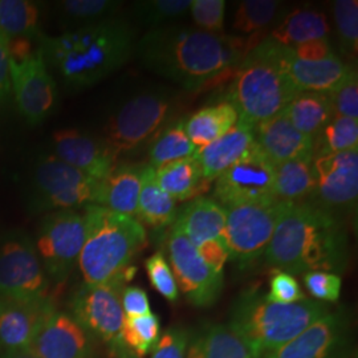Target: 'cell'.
<instances>
[{"instance_id":"1","label":"cell","mask_w":358,"mask_h":358,"mask_svg":"<svg viewBox=\"0 0 358 358\" xmlns=\"http://www.w3.org/2000/svg\"><path fill=\"white\" fill-rule=\"evenodd\" d=\"M266 35L268 36L267 32H257L244 38L171 24L150 29L136 50L150 72L187 92H195L227 76Z\"/></svg>"},{"instance_id":"2","label":"cell","mask_w":358,"mask_h":358,"mask_svg":"<svg viewBox=\"0 0 358 358\" xmlns=\"http://www.w3.org/2000/svg\"><path fill=\"white\" fill-rule=\"evenodd\" d=\"M264 256L271 268L289 275L312 271L340 275L348 266V235L341 219L312 199L289 202Z\"/></svg>"},{"instance_id":"3","label":"cell","mask_w":358,"mask_h":358,"mask_svg":"<svg viewBox=\"0 0 358 358\" xmlns=\"http://www.w3.org/2000/svg\"><path fill=\"white\" fill-rule=\"evenodd\" d=\"M38 41L48 69L65 88L80 90L97 84L128 62L136 48V32L127 20L115 16L59 36L40 35Z\"/></svg>"},{"instance_id":"4","label":"cell","mask_w":358,"mask_h":358,"mask_svg":"<svg viewBox=\"0 0 358 358\" xmlns=\"http://www.w3.org/2000/svg\"><path fill=\"white\" fill-rule=\"evenodd\" d=\"M85 242L78 268L87 285L115 280L129 282L136 273L131 266L148 244L145 227L136 217L110 211L103 206L84 207Z\"/></svg>"},{"instance_id":"5","label":"cell","mask_w":358,"mask_h":358,"mask_svg":"<svg viewBox=\"0 0 358 358\" xmlns=\"http://www.w3.org/2000/svg\"><path fill=\"white\" fill-rule=\"evenodd\" d=\"M229 100L238 122L255 129L282 113L300 93L285 71L284 45L266 38L234 69Z\"/></svg>"},{"instance_id":"6","label":"cell","mask_w":358,"mask_h":358,"mask_svg":"<svg viewBox=\"0 0 358 358\" xmlns=\"http://www.w3.org/2000/svg\"><path fill=\"white\" fill-rule=\"evenodd\" d=\"M329 312L328 304L313 299L276 304L260 291L250 289L235 301L229 325L251 344L260 358H266Z\"/></svg>"},{"instance_id":"7","label":"cell","mask_w":358,"mask_h":358,"mask_svg":"<svg viewBox=\"0 0 358 358\" xmlns=\"http://www.w3.org/2000/svg\"><path fill=\"white\" fill-rule=\"evenodd\" d=\"M176 99L165 88L142 90L122 103L103 129V141L118 159L149 145L171 120Z\"/></svg>"},{"instance_id":"8","label":"cell","mask_w":358,"mask_h":358,"mask_svg":"<svg viewBox=\"0 0 358 358\" xmlns=\"http://www.w3.org/2000/svg\"><path fill=\"white\" fill-rule=\"evenodd\" d=\"M0 300L51 301V282L34 241L13 231L0 236Z\"/></svg>"},{"instance_id":"9","label":"cell","mask_w":358,"mask_h":358,"mask_svg":"<svg viewBox=\"0 0 358 358\" xmlns=\"http://www.w3.org/2000/svg\"><path fill=\"white\" fill-rule=\"evenodd\" d=\"M100 182L55 157L38 159L32 179L31 208L38 213L96 205Z\"/></svg>"},{"instance_id":"10","label":"cell","mask_w":358,"mask_h":358,"mask_svg":"<svg viewBox=\"0 0 358 358\" xmlns=\"http://www.w3.org/2000/svg\"><path fill=\"white\" fill-rule=\"evenodd\" d=\"M288 203L273 201L226 208V226L222 241L231 262L247 267L264 255Z\"/></svg>"},{"instance_id":"11","label":"cell","mask_w":358,"mask_h":358,"mask_svg":"<svg viewBox=\"0 0 358 358\" xmlns=\"http://www.w3.org/2000/svg\"><path fill=\"white\" fill-rule=\"evenodd\" d=\"M85 242V219L76 210L52 211L38 226L35 248L50 282L64 284Z\"/></svg>"},{"instance_id":"12","label":"cell","mask_w":358,"mask_h":358,"mask_svg":"<svg viewBox=\"0 0 358 358\" xmlns=\"http://www.w3.org/2000/svg\"><path fill=\"white\" fill-rule=\"evenodd\" d=\"M125 280L97 285L83 284L71 301V315L90 336L101 340L117 353L122 346V325L125 315L121 294Z\"/></svg>"},{"instance_id":"13","label":"cell","mask_w":358,"mask_h":358,"mask_svg":"<svg viewBox=\"0 0 358 358\" xmlns=\"http://www.w3.org/2000/svg\"><path fill=\"white\" fill-rule=\"evenodd\" d=\"M275 165L259 149L255 140L215 183L214 199L224 208L278 201L273 192Z\"/></svg>"},{"instance_id":"14","label":"cell","mask_w":358,"mask_h":358,"mask_svg":"<svg viewBox=\"0 0 358 358\" xmlns=\"http://www.w3.org/2000/svg\"><path fill=\"white\" fill-rule=\"evenodd\" d=\"M166 252L178 289L190 304L196 308L214 306L222 294L223 273L210 268L190 241L173 227L167 232Z\"/></svg>"},{"instance_id":"15","label":"cell","mask_w":358,"mask_h":358,"mask_svg":"<svg viewBox=\"0 0 358 358\" xmlns=\"http://www.w3.org/2000/svg\"><path fill=\"white\" fill-rule=\"evenodd\" d=\"M316 192L313 202L333 214L352 213L357 207L358 149L313 158Z\"/></svg>"},{"instance_id":"16","label":"cell","mask_w":358,"mask_h":358,"mask_svg":"<svg viewBox=\"0 0 358 358\" xmlns=\"http://www.w3.org/2000/svg\"><path fill=\"white\" fill-rule=\"evenodd\" d=\"M10 72L20 115L29 125L44 122L56 109L59 90L40 51L22 63L10 60Z\"/></svg>"},{"instance_id":"17","label":"cell","mask_w":358,"mask_h":358,"mask_svg":"<svg viewBox=\"0 0 358 358\" xmlns=\"http://www.w3.org/2000/svg\"><path fill=\"white\" fill-rule=\"evenodd\" d=\"M350 346L345 313L331 310L266 358H349Z\"/></svg>"},{"instance_id":"18","label":"cell","mask_w":358,"mask_h":358,"mask_svg":"<svg viewBox=\"0 0 358 358\" xmlns=\"http://www.w3.org/2000/svg\"><path fill=\"white\" fill-rule=\"evenodd\" d=\"M52 152L69 166L101 182L115 167L117 159L103 138L77 129H60L52 134Z\"/></svg>"},{"instance_id":"19","label":"cell","mask_w":358,"mask_h":358,"mask_svg":"<svg viewBox=\"0 0 358 358\" xmlns=\"http://www.w3.org/2000/svg\"><path fill=\"white\" fill-rule=\"evenodd\" d=\"M27 352L36 358H90L92 343L90 334L71 313L55 308Z\"/></svg>"},{"instance_id":"20","label":"cell","mask_w":358,"mask_h":358,"mask_svg":"<svg viewBox=\"0 0 358 358\" xmlns=\"http://www.w3.org/2000/svg\"><path fill=\"white\" fill-rule=\"evenodd\" d=\"M55 309L51 301L0 300L1 353L27 352L38 329Z\"/></svg>"},{"instance_id":"21","label":"cell","mask_w":358,"mask_h":358,"mask_svg":"<svg viewBox=\"0 0 358 358\" xmlns=\"http://www.w3.org/2000/svg\"><path fill=\"white\" fill-rule=\"evenodd\" d=\"M254 134L256 145L275 166L297 158H315V140L294 128L282 112L259 124Z\"/></svg>"},{"instance_id":"22","label":"cell","mask_w":358,"mask_h":358,"mask_svg":"<svg viewBox=\"0 0 358 358\" xmlns=\"http://www.w3.org/2000/svg\"><path fill=\"white\" fill-rule=\"evenodd\" d=\"M285 71L299 92L329 93L348 75L350 65L337 55L317 62H307L294 57L292 47L284 45Z\"/></svg>"},{"instance_id":"23","label":"cell","mask_w":358,"mask_h":358,"mask_svg":"<svg viewBox=\"0 0 358 358\" xmlns=\"http://www.w3.org/2000/svg\"><path fill=\"white\" fill-rule=\"evenodd\" d=\"M142 164H115L100 182L96 205L127 217H136L141 190Z\"/></svg>"},{"instance_id":"24","label":"cell","mask_w":358,"mask_h":358,"mask_svg":"<svg viewBox=\"0 0 358 358\" xmlns=\"http://www.w3.org/2000/svg\"><path fill=\"white\" fill-rule=\"evenodd\" d=\"M226 226V208L215 199L199 196L178 211L171 226L182 232L194 247L208 241H222Z\"/></svg>"},{"instance_id":"25","label":"cell","mask_w":358,"mask_h":358,"mask_svg":"<svg viewBox=\"0 0 358 358\" xmlns=\"http://www.w3.org/2000/svg\"><path fill=\"white\" fill-rule=\"evenodd\" d=\"M254 130L255 129L248 125L238 122L223 137L196 150L195 157L207 182L217 180L247 152L255 140Z\"/></svg>"},{"instance_id":"26","label":"cell","mask_w":358,"mask_h":358,"mask_svg":"<svg viewBox=\"0 0 358 358\" xmlns=\"http://www.w3.org/2000/svg\"><path fill=\"white\" fill-rule=\"evenodd\" d=\"M186 358H260L229 324H213L190 337Z\"/></svg>"},{"instance_id":"27","label":"cell","mask_w":358,"mask_h":358,"mask_svg":"<svg viewBox=\"0 0 358 358\" xmlns=\"http://www.w3.org/2000/svg\"><path fill=\"white\" fill-rule=\"evenodd\" d=\"M329 32L327 15L307 6L284 13L267 38L280 45L296 47L310 40L328 38Z\"/></svg>"},{"instance_id":"28","label":"cell","mask_w":358,"mask_h":358,"mask_svg":"<svg viewBox=\"0 0 358 358\" xmlns=\"http://www.w3.org/2000/svg\"><path fill=\"white\" fill-rule=\"evenodd\" d=\"M158 186L177 202L192 201L202 196L211 182L203 178L202 169L195 155L186 157L154 169Z\"/></svg>"},{"instance_id":"29","label":"cell","mask_w":358,"mask_h":358,"mask_svg":"<svg viewBox=\"0 0 358 358\" xmlns=\"http://www.w3.org/2000/svg\"><path fill=\"white\" fill-rule=\"evenodd\" d=\"M177 201L164 192L154 176L153 167L145 164L136 219L153 230L170 229L178 217Z\"/></svg>"},{"instance_id":"30","label":"cell","mask_w":358,"mask_h":358,"mask_svg":"<svg viewBox=\"0 0 358 358\" xmlns=\"http://www.w3.org/2000/svg\"><path fill=\"white\" fill-rule=\"evenodd\" d=\"M238 112L230 101L205 106L185 118V131L199 149L217 141L238 124Z\"/></svg>"},{"instance_id":"31","label":"cell","mask_w":358,"mask_h":358,"mask_svg":"<svg viewBox=\"0 0 358 358\" xmlns=\"http://www.w3.org/2000/svg\"><path fill=\"white\" fill-rule=\"evenodd\" d=\"M273 192L278 201L304 202L316 192V173L313 158H297L275 166Z\"/></svg>"},{"instance_id":"32","label":"cell","mask_w":358,"mask_h":358,"mask_svg":"<svg viewBox=\"0 0 358 358\" xmlns=\"http://www.w3.org/2000/svg\"><path fill=\"white\" fill-rule=\"evenodd\" d=\"M294 128L316 140L321 130L334 117L328 93L300 92L282 110Z\"/></svg>"},{"instance_id":"33","label":"cell","mask_w":358,"mask_h":358,"mask_svg":"<svg viewBox=\"0 0 358 358\" xmlns=\"http://www.w3.org/2000/svg\"><path fill=\"white\" fill-rule=\"evenodd\" d=\"M198 148L185 131V120L167 124L148 145V164L150 167L164 166L170 162L195 155Z\"/></svg>"},{"instance_id":"34","label":"cell","mask_w":358,"mask_h":358,"mask_svg":"<svg viewBox=\"0 0 358 358\" xmlns=\"http://www.w3.org/2000/svg\"><path fill=\"white\" fill-rule=\"evenodd\" d=\"M40 6L29 0H0V34L7 38H38Z\"/></svg>"},{"instance_id":"35","label":"cell","mask_w":358,"mask_h":358,"mask_svg":"<svg viewBox=\"0 0 358 358\" xmlns=\"http://www.w3.org/2000/svg\"><path fill=\"white\" fill-rule=\"evenodd\" d=\"M285 13L287 8L278 0H243L238 3L232 28L247 35L268 32Z\"/></svg>"},{"instance_id":"36","label":"cell","mask_w":358,"mask_h":358,"mask_svg":"<svg viewBox=\"0 0 358 358\" xmlns=\"http://www.w3.org/2000/svg\"><path fill=\"white\" fill-rule=\"evenodd\" d=\"M122 3L115 0H65L57 3L59 16L68 31L115 17Z\"/></svg>"},{"instance_id":"37","label":"cell","mask_w":358,"mask_h":358,"mask_svg":"<svg viewBox=\"0 0 358 358\" xmlns=\"http://www.w3.org/2000/svg\"><path fill=\"white\" fill-rule=\"evenodd\" d=\"M358 149V120L334 115L315 140V157Z\"/></svg>"},{"instance_id":"38","label":"cell","mask_w":358,"mask_h":358,"mask_svg":"<svg viewBox=\"0 0 358 358\" xmlns=\"http://www.w3.org/2000/svg\"><path fill=\"white\" fill-rule=\"evenodd\" d=\"M121 336L130 352L137 357H145L159 340L161 322L153 312L140 317H125Z\"/></svg>"},{"instance_id":"39","label":"cell","mask_w":358,"mask_h":358,"mask_svg":"<svg viewBox=\"0 0 358 358\" xmlns=\"http://www.w3.org/2000/svg\"><path fill=\"white\" fill-rule=\"evenodd\" d=\"M192 0H146L133 6L134 17L152 29L171 26L190 13Z\"/></svg>"},{"instance_id":"40","label":"cell","mask_w":358,"mask_h":358,"mask_svg":"<svg viewBox=\"0 0 358 358\" xmlns=\"http://www.w3.org/2000/svg\"><path fill=\"white\" fill-rule=\"evenodd\" d=\"M332 10L340 48L348 56H355L358 48V1L336 0Z\"/></svg>"},{"instance_id":"41","label":"cell","mask_w":358,"mask_h":358,"mask_svg":"<svg viewBox=\"0 0 358 358\" xmlns=\"http://www.w3.org/2000/svg\"><path fill=\"white\" fill-rule=\"evenodd\" d=\"M145 269L154 289L169 301L178 300L179 289L174 273L164 252L158 251L145 262Z\"/></svg>"},{"instance_id":"42","label":"cell","mask_w":358,"mask_h":358,"mask_svg":"<svg viewBox=\"0 0 358 358\" xmlns=\"http://www.w3.org/2000/svg\"><path fill=\"white\" fill-rule=\"evenodd\" d=\"M334 115L358 120V75L356 68H350L343 81L328 93Z\"/></svg>"},{"instance_id":"43","label":"cell","mask_w":358,"mask_h":358,"mask_svg":"<svg viewBox=\"0 0 358 358\" xmlns=\"http://www.w3.org/2000/svg\"><path fill=\"white\" fill-rule=\"evenodd\" d=\"M224 0H192L190 13L198 29L222 34L224 26Z\"/></svg>"},{"instance_id":"44","label":"cell","mask_w":358,"mask_h":358,"mask_svg":"<svg viewBox=\"0 0 358 358\" xmlns=\"http://www.w3.org/2000/svg\"><path fill=\"white\" fill-rule=\"evenodd\" d=\"M304 284L315 300L321 303H334L340 299L343 279L333 272L312 271L304 273Z\"/></svg>"},{"instance_id":"45","label":"cell","mask_w":358,"mask_h":358,"mask_svg":"<svg viewBox=\"0 0 358 358\" xmlns=\"http://www.w3.org/2000/svg\"><path fill=\"white\" fill-rule=\"evenodd\" d=\"M264 296L268 301L276 304H292L307 299L294 276L282 271H276L271 278L269 292Z\"/></svg>"},{"instance_id":"46","label":"cell","mask_w":358,"mask_h":358,"mask_svg":"<svg viewBox=\"0 0 358 358\" xmlns=\"http://www.w3.org/2000/svg\"><path fill=\"white\" fill-rule=\"evenodd\" d=\"M192 334L180 327L169 328L152 350V358H186Z\"/></svg>"},{"instance_id":"47","label":"cell","mask_w":358,"mask_h":358,"mask_svg":"<svg viewBox=\"0 0 358 358\" xmlns=\"http://www.w3.org/2000/svg\"><path fill=\"white\" fill-rule=\"evenodd\" d=\"M121 304L125 317H140L152 312L148 294L140 287H125L121 294Z\"/></svg>"},{"instance_id":"48","label":"cell","mask_w":358,"mask_h":358,"mask_svg":"<svg viewBox=\"0 0 358 358\" xmlns=\"http://www.w3.org/2000/svg\"><path fill=\"white\" fill-rule=\"evenodd\" d=\"M292 51H294V57L300 60H307V62L324 60L336 55L328 38H316V40L299 44L296 47H292Z\"/></svg>"},{"instance_id":"49","label":"cell","mask_w":358,"mask_h":358,"mask_svg":"<svg viewBox=\"0 0 358 358\" xmlns=\"http://www.w3.org/2000/svg\"><path fill=\"white\" fill-rule=\"evenodd\" d=\"M199 256L203 259L206 264L215 272L223 273L226 262L229 260V254L223 241H208L195 247Z\"/></svg>"},{"instance_id":"50","label":"cell","mask_w":358,"mask_h":358,"mask_svg":"<svg viewBox=\"0 0 358 358\" xmlns=\"http://www.w3.org/2000/svg\"><path fill=\"white\" fill-rule=\"evenodd\" d=\"M11 72L8 40L0 34V103H6L11 94Z\"/></svg>"},{"instance_id":"51","label":"cell","mask_w":358,"mask_h":358,"mask_svg":"<svg viewBox=\"0 0 358 358\" xmlns=\"http://www.w3.org/2000/svg\"><path fill=\"white\" fill-rule=\"evenodd\" d=\"M0 358H36L34 357L29 352H11V353H1Z\"/></svg>"},{"instance_id":"52","label":"cell","mask_w":358,"mask_h":358,"mask_svg":"<svg viewBox=\"0 0 358 358\" xmlns=\"http://www.w3.org/2000/svg\"><path fill=\"white\" fill-rule=\"evenodd\" d=\"M115 355H117V358H140L137 357L133 352H130L127 346H122Z\"/></svg>"}]
</instances>
